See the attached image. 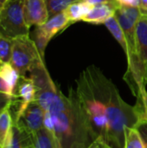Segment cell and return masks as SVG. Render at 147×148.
<instances>
[{"instance_id":"3957f363","label":"cell","mask_w":147,"mask_h":148,"mask_svg":"<svg viewBox=\"0 0 147 148\" xmlns=\"http://www.w3.org/2000/svg\"><path fill=\"white\" fill-rule=\"evenodd\" d=\"M23 15V0H8L0 9V35L9 39L29 35Z\"/></svg>"},{"instance_id":"83f0119b","label":"cell","mask_w":147,"mask_h":148,"mask_svg":"<svg viewBox=\"0 0 147 148\" xmlns=\"http://www.w3.org/2000/svg\"><path fill=\"white\" fill-rule=\"evenodd\" d=\"M7 1H8V0H0V9L4 5V3H5Z\"/></svg>"},{"instance_id":"5bb4252c","label":"cell","mask_w":147,"mask_h":148,"mask_svg":"<svg viewBox=\"0 0 147 148\" xmlns=\"http://www.w3.org/2000/svg\"><path fill=\"white\" fill-rule=\"evenodd\" d=\"M0 77L6 82L10 90L15 94L21 75L10 62H2L0 66Z\"/></svg>"},{"instance_id":"7a4b0ae2","label":"cell","mask_w":147,"mask_h":148,"mask_svg":"<svg viewBox=\"0 0 147 148\" xmlns=\"http://www.w3.org/2000/svg\"><path fill=\"white\" fill-rule=\"evenodd\" d=\"M54 123V135L62 148H88L97 138L78 103L75 90L68 96L61 91L47 111Z\"/></svg>"},{"instance_id":"ba28073f","label":"cell","mask_w":147,"mask_h":148,"mask_svg":"<svg viewBox=\"0 0 147 148\" xmlns=\"http://www.w3.org/2000/svg\"><path fill=\"white\" fill-rule=\"evenodd\" d=\"M23 15L29 28L42 25L49 18L45 0H23Z\"/></svg>"},{"instance_id":"4fadbf2b","label":"cell","mask_w":147,"mask_h":148,"mask_svg":"<svg viewBox=\"0 0 147 148\" xmlns=\"http://www.w3.org/2000/svg\"><path fill=\"white\" fill-rule=\"evenodd\" d=\"M11 101L0 111V148H4L13 127V116L10 109Z\"/></svg>"},{"instance_id":"603a6c76","label":"cell","mask_w":147,"mask_h":148,"mask_svg":"<svg viewBox=\"0 0 147 148\" xmlns=\"http://www.w3.org/2000/svg\"><path fill=\"white\" fill-rule=\"evenodd\" d=\"M0 93L7 95H9L11 98H13L15 96V94L10 90L9 86L6 84V82L1 77H0Z\"/></svg>"},{"instance_id":"f1b7e54d","label":"cell","mask_w":147,"mask_h":148,"mask_svg":"<svg viewBox=\"0 0 147 148\" xmlns=\"http://www.w3.org/2000/svg\"><path fill=\"white\" fill-rule=\"evenodd\" d=\"M1 63H2V62H1V61H0V66H1Z\"/></svg>"},{"instance_id":"d6986e66","label":"cell","mask_w":147,"mask_h":148,"mask_svg":"<svg viewBox=\"0 0 147 148\" xmlns=\"http://www.w3.org/2000/svg\"><path fill=\"white\" fill-rule=\"evenodd\" d=\"M12 39H9L0 35V61L1 62H10L11 58Z\"/></svg>"},{"instance_id":"ffe728a7","label":"cell","mask_w":147,"mask_h":148,"mask_svg":"<svg viewBox=\"0 0 147 148\" xmlns=\"http://www.w3.org/2000/svg\"><path fill=\"white\" fill-rule=\"evenodd\" d=\"M135 108L140 115V120H147V90L137 98Z\"/></svg>"},{"instance_id":"7402d4cb","label":"cell","mask_w":147,"mask_h":148,"mask_svg":"<svg viewBox=\"0 0 147 148\" xmlns=\"http://www.w3.org/2000/svg\"><path fill=\"white\" fill-rule=\"evenodd\" d=\"M119 6L123 7H139L140 0H115Z\"/></svg>"},{"instance_id":"484cf974","label":"cell","mask_w":147,"mask_h":148,"mask_svg":"<svg viewBox=\"0 0 147 148\" xmlns=\"http://www.w3.org/2000/svg\"><path fill=\"white\" fill-rule=\"evenodd\" d=\"M139 7L142 12V15H147V0H140Z\"/></svg>"},{"instance_id":"277c9868","label":"cell","mask_w":147,"mask_h":148,"mask_svg":"<svg viewBox=\"0 0 147 148\" xmlns=\"http://www.w3.org/2000/svg\"><path fill=\"white\" fill-rule=\"evenodd\" d=\"M39 58H42V56L35 42L29 35L12 39L11 58L10 62L21 76H26L32 65Z\"/></svg>"},{"instance_id":"d4e9b609","label":"cell","mask_w":147,"mask_h":148,"mask_svg":"<svg viewBox=\"0 0 147 148\" xmlns=\"http://www.w3.org/2000/svg\"><path fill=\"white\" fill-rule=\"evenodd\" d=\"M12 99H13V98L10 97L9 95L0 93V111H1L8 103H10V102L12 101Z\"/></svg>"},{"instance_id":"7c38bea8","label":"cell","mask_w":147,"mask_h":148,"mask_svg":"<svg viewBox=\"0 0 147 148\" xmlns=\"http://www.w3.org/2000/svg\"><path fill=\"white\" fill-rule=\"evenodd\" d=\"M31 140L32 148H62L56 137L44 127L32 135Z\"/></svg>"},{"instance_id":"8fae6325","label":"cell","mask_w":147,"mask_h":148,"mask_svg":"<svg viewBox=\"0 0 147 148\" xmlns=\"http://www.w3.org/2000/svg\"><path fill=\"white\" fill-rule=\"evenodd\" d=\"M32 147L31 136L13 124L4 148H27Z\"/></svg>"},{"instance_id":"44dd1931","label":"cell","mask_w":147,"mask_h":148,"mask_svg":"<svg viewBox=\"0 0 147 148\" xmlns=\"http://www.w3.org/2000/svg\"><path fill=\"white\" fill-rule=\"evenodd\" d=\"M134 128L139 132L142 141L145 145V147L147 148V120L142 119L139 120V122L136 124Z\"/></svg>"},{"instance_id":"e0dca14e","label":"cell","mask_w":147,"mask_h":148,"mask_svg":"<svg viewBox=\"0 0 147 148\" xmlns=\"http://www.w3.org/2000/svg\"><path fill=\"white\" fill-rule=\"evenodd\" d=\"M124 148H146L139 132L134 127L126 129Z\"/></svg>"},{"instance_id":"2e32d148","label":"cell","mask_w":147,"mask_h":148,"mask_svg":"<svg viewBox=\"0 0 147 148\" xmlns=\"http://www.w3.org/2000/svg\"><path fill=\"white\" fill-rule=\"evenodd\" d=\"M84 0H45L49 16L51 17L61 12L65 11L71 4Z\"/></svg>"},{"instance_id":"8992f818","label":"cell","mask_w":147,"mask_h":148,"mask_svg":"<svg viewBox=\"0 0 147 148\" xmlns=\"http://www.w3.org/2000/svg\"><path fill=\"white\" fill-rule=\"evenodd\" d=\"M44 114L45 111L34 101L28 106L18 121L13 124L18 127L23 132L32 136L43 128Z\"/></svg>"},{"instance_id":"f546056e","label":"cell","mask_w":147,"mask_h":148,"mask_svg":"<svg viewBox=\"0 0 147 148\" xmlns=\"http://www.w3.org/2000/svg\"><path fill=\"white\" fill-rule=\"evenodd\" d=\"M27 148H32V147H27Z\"/></svg>"},{"instance_id":"4316f807","label":"cell","mask_w":147,"mask_h":148,"mask_svg":"<svg viewBox=\"0 0 147 148\" xmlns=\"http://www.w3.org/2000/svg\"><path fill=\"white\" fill-rule=\"evenodd\" d=\"M91 4H96L101 3H111V2H116L115 0H84Z\"/></svg>"},{"instance_id":"5b68a950","label":"cell","mask_w":147,"mask_h":148,"mask_svg":"<svg viewBox=\"0 0 147 148\" xmlns=\"http://www.w3.org/2000/svg\"><path fill=\"white\" fill-rule=\"evenodd\" d=\"M114 16L125 33L132 53L137 57L135 46V30L136 24L142 16V12L139 7L119 6L114 13Z\"/></svg>"},{"instance_id":"ac0fdd59","label":"cell","mask_w":147,"mask_h":148,"mask_svg":"<svg viewBox=\"0 0 147 148\" xmlns=\"http://www.w3.org/2000/svg\"><path fill=\"white\" fill-rule=\"evenodd\" d=\"M33 41L36 43V46L40 53V56H42V58H44L45 49L50 40L42 32V30L40 29L39 26H36V28L35 29L33 32Z\"/></svg>"},{"instance_id":"9a60e30c","label":"cell","mask_w":147,"mask_h":148,"mask_svg":"<svg viewBox=\"0 0 147 148\" xmlns=\"http://www.w3.org/2000/svg\"><path fill=\"white\" fill-rule=\"evenodd\" d=\"M94 4H91L86 1L77 2L71 4L65 11L71 23L76 21H81L82 17L86 16L92 9Z\"/></svg>"},{"instance_id":"6da1fadb","label":"cell","mask_w":147,"mask_h":148,"mask_svg":"<svg viewBox=\"0 0 147 148\" xmlns=\"http://www.w3.org/2000/svg\"><path fill=\"white\" fill-rule=\"evenodd\" d=\"M75 93L95 137L111 148H124L126 129L140 120L135 106L124 101L113 82L94 65L82 71Z\"/></svg>"},{"instance_id":"30bf717a","label":"cell","mask_w":147,"mask_h":148,"mask_svg":"<svg viewBox=\"0 0 147 148\" xmlns=\"http://www.w3.org/2000/svg\"><path fill=\"white\" fill-rule=\"evenodd\" d=\"M71 23L66 11L61 12L49 18V20L42 25H40V29L48 36L49 40L55 36L61 30H63L67 26Z\"/></svg>"},{"instance_id":"cb8c5ba5","label":"cell","mask_w":147,"mask_h":148,"mask_svg":"<svg viewBox=\"0 0 147 148\" xmlns=\"http://www.w3.org/2000/svg\"><path fill=\"white\" fill-rule=\"evenodd\" d=\"M88 148H111L101 138H97Z\"/></svg>"},{"instance_id":"9c48e42d","label":"cell","mask_w":147,"mask_h":148,"mask_svg":"<svg viewBox=\"0 0 147 148\" xmlns=\"http://www.w3.org/2000/svg\"><path fill=\"white\" fill-rule=\"evenodd\" d=\"M119 5L116 2L101 3L94 4L91 10L82 17L81 21L94 24L105 23V22L113 16Z\"/></svg>"},{"instance_id":"52a82bcc","label":"cell","mask_w":147,"mask_h":148,"mask_svg":"<svg viewBox=\"0 0 147 148\" xmlns=\"http://www.w3.org/2000/svg\"><path fill=\"white\" fill-rule=\"evenodd\" d=\"M135 46L139 69L147 84V15H142L136 24Z\"/></svg>"}]
</instances>
